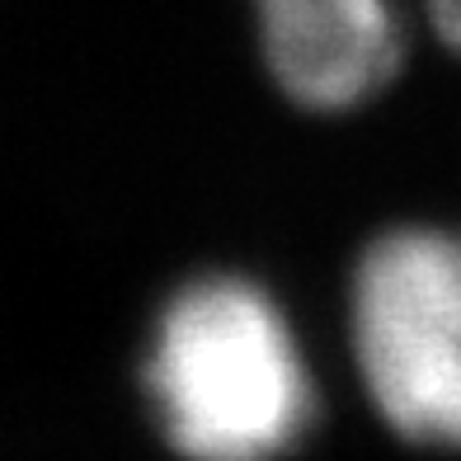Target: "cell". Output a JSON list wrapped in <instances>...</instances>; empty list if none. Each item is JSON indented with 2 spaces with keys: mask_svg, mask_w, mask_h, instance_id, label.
Here are the masks:
<instances>
[{
  "mask_svg": "<svg viewBox=\"0 0 461 461\" xmlns=\"http://www.w3.org/2000/svg\"><path fill=\"white\" fill-rule=\"evenodd\" d=\"M141 376L184 461H283L316 419L297 330L240 274H203L165 302Z\"/></svg>",
  "mask_w": 461,
  "mask_h": 461,
  "instance_id": "6da1fadb",
  "label": "cell"
},
{
  "mask_svg": "<svg viewBox=\"0 0 461 461\" xmlns=\"http://www.w3.org/2000/svg\"><path fill=\"white\" fill-rule=\"evenodd\" d=\"M348 344L382 424L461 447V230L391 226L353 268Z\"/></svg>",
  "mask_w": 461,
  "mask_h": 461,
  "instance_id": "7a4b0ae2",
  "label": "cell"
},
{
  "mask_svg": "<svg viewBox=\"0 0 461 461\" xmlns=\"http://www.w3.org/2000/svg\"><path fill=\"white\" fill-rule=\"evenodd\" d=\"M438 43L461 52V0H419ZM259 48L274 86L316 113L358 109L405 67V14L395 0H255Z\"/></svg>",
  "mask_w": 461,
  "mask_h": 461,
  "instance_id": "3957f363",
  "label": "cell"
}]
</instances>
